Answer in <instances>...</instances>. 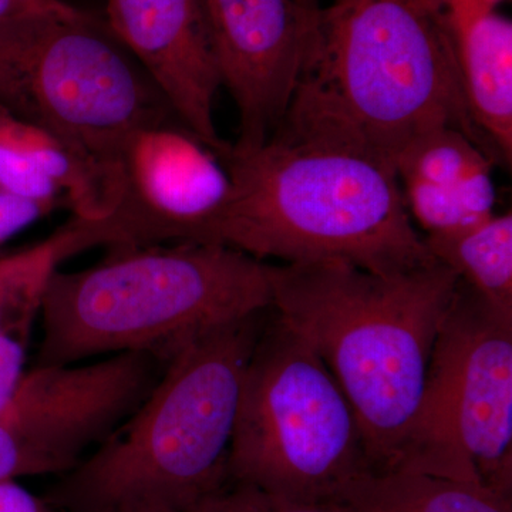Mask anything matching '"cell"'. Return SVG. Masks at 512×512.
Returning a JSON list of instances; mask_svg holds the SVG:
<instances>
[{
    "mask_svg": "<svg viewBox=\"0 0 512 512\" xmlns=\"http://www.w3.org/2000/svg\"><path fill=\"white\" fill-rule=\"evenodd\" d=\"M220 160L231 190L201 244L379 275L436 261L407 211L393 157L301 86L261 147L229 146Z\"/></svg>",
    "mask_w": 512,
    "mask_h": 512,
    "instance_id": "1",
    "label": "cell"
},
{
    "mask_svg": "<svg viewBox=\"0 0 512 512\" xmlns=\"http://www.w3.org/2000/svg\"><path fill=\"white\" fill-rule=\"evenodd\" d=\"M460 282L437 259L393 275L338 261L272 269V308L345 393L370 470L392 466L416 416Z\"/></svg>",
    "mask_w": 512,
    "mask_h": 512,
    "instance_id": "2",
    "label": "cell"
},
{
    "mask_svg": "<svg viewBox=\"0 0 512 512\" xmlns=\"http://www.w3.org/2000/svg\"><path fill=\"white\" fill-rule=\"evenodd\" d=\"M265 312L168 350L154 389L60 476L47 503L60 512H184L227 484L242 382Z\"/></svg>",
    "mask_w": 512,
    "mask_h": 512,
    "instance_id": "3",
    "label": "cell"
},
{
    "mask_svg": "<svg viewBox=\"0 0 512 512\" xmlns=\"http://www.w3.org/2000/svg\"><path fill=\"white\" fill-rule=\"evenodd\" d=\"M92 268L57 269L43 296L37 365L154 352L272 308L274 265L220 244L120 245Z\"/></svg>",
    "mask_w": 512,
    "mask_h": 512,
    "instance_id": "4",
    "label": "cell"
},
{
    "mask_svg": "<svg viewBox=\"0 0 512 512\" xmlns=\"http://www.w3.org/2000/svg\"><path fill=\"white\" fill-rule=\"evenodd\" d=\"M299 86L393 160L437 127L457 128L483 147L436 0H329L320 6L318 43Z\"/></svg>",
    "mask_w": 512,
    "mask_h": 512,
    "instance_id": "5",
    "label": "cell"
},
{
    "mask_svg": "<svg viewBox=\"0 0 512 512\" xmlns=\"http://www.w3.org/2000/svg\"><path fill=\"white\" fill-rule=\"evenodd\" d=\"M227 468L231 483L312 504L369 468L345 393L276 315L248 360Z\"/></svg>",
    "mask_w": 512,
    "mask_h": 512,
    "instance_id": "6",
    "label": "cell"
},
{
    "mask_svg": "<svg viewBox=\"0 0 512 512\" xmlns=\"http://www.w3.org/2000/svg\"><path fill=\"white\" fill-rule=\"evenodd\" d=\"M0 104L119 163L134 131L181 123L106 23L84 10L0 26Z\"/></svg>",
    "mask_w": 512,
    "mask_h": 512,
    "instance_id": "7",
    "label": "cell"
},
{
    "mask_svg": "<svg viewBox=\"0 0 512 512\" xmlns=\"http://www.w3.org/2000/svg\"><path fill=\"white\" fill-rule=\"evenodd\" d=\"M387 470L512 495V320L463 281L434 343L416 416Z\"/></svg>",
    "mask_w": 512,
    "mask_h": 512,
    "instance_id": "8",
    "label": "cell"
},
{
    "mask_svg": "<svg viewBox=\"0 0 512 512\" xmlns=\"http://www.w3.org/2000/svg\"><path fill=\"white\" fill-rule=\"evenodd\" d=\"M164 365L160 353L126 352L26 370L0 407V481L72 471L140 406Z\"/></svg>",
    "mask_w": 512,
    "mask_h": 512,
    "instance_id": "9",
    "label": "cell"
},
{
    "mask_svg": "<svg viewBox=\"0 0 512 512\" xmlns=\"http://www.w3.org/2000/svg\"><path fill=\"white\" fill-rule=\"evenodd\" d=\"M221 86L239 116L235 151L261 147L285 116L319 36L320 8L296 0H201Z\"/></svg>",
    "mask_w": 512,
    "mask_h": 512,
    "instance_id": "10",
    "label": "cell"
},
{
    "mask_svg": "<svg viewBox=\"0 0 512 512\" xmlns=\"http://www.w3.org/2000/svg\"><path fill=\"white\" fill-rule=\"evenodd\" d=\"M120 161L126 188L111 217L124 245L198 242L228 200L227 168L183 124L134 131Z\"/></svg>",
    "mask_w": 512,
    "mask_h": 512,
    "instance_id": "11",
    "label": "cell"
},
{
    "mask_svg": "<svg viewBox=\"0 0 512 512\" xmlns=\"http://www.w3.org/2000/svg\"><path fill=\"white\" fill-rule=\"evenodd\" d=\"M106 26L164 94L185 128L218 157L214 101L221 79L201 0H107Z\"/></svg>",
    "mask_w": 512,
    "mask_h": 512,
    "instance_id": "12",
    "label": "cell"
},
{
    "mask_svg": "<svg viewBox=\"0 0 512 512\" xmlns=\"http://www.w3.org/2000/svg\"><path fill=\"white\" fill-rule=\"evenodd\" d=\"M468 114L485 146L512 158V23L497 9L446 15Z\"/></svg>",
    "mask_w": 512,
    "mask_h": 512,
    "instance_id": "13",
    "label": "cell"
},
{
    "mask_svg": "<svg viewBox=\"0 0 512 512\" xmlns=\"http://www.w3.org/2000/svg\"><path fill=\"white\" fill-rule=\"evenodd\" d=\"M333 512H512L487 485L403 470L359 471L319 503Z\"/></svg>",
    "mask_w": 512,
    "mask_h": 512,
    "instance_id": "14",
    "label": "cell"
},
{
    "mask_svg": "<svg viewBox=\"0 0 512 512\" xmlns=\"http://www.w3.org/2000/svg\"><path fill=\"white\" fill-rule=\"evenodd\" d=\"M113 217H73L39 244L0 256V336L29 339L53 274L70 256L90 248L117 247L123 234Z\"/></svg>",
    "mask_w": 512,
    "mask_h": 512,
    "instance_id": "15",
    "label": "cell"
},
{
    "mask_svg": "<svg viewBox=\"0 0 512 512\" xmlns=\"http://www.w3.org/2000/svg\"><path fill=\"white\" fill-rule=\"evenodd\" d=\"M15 131L36 167L62 192L74 217H110L123 200V165L15 116Z\"/></svg>",
    "mask_w": 512,
    "mask_h": 512,
    "instance_id": "16",
    "label": "cell"
},
{
    "mask_svg": "<svg viewBox=\"0 0 512 512\" xmlns=\"http://www.w3.org/2000/svg\"><path fill=\"white\" fill-rule=\"evenodd\" d=\"M437 261L453 269L498 315L512 320V215L494 214L453 234L424 237Z\"/></svg>",
    "mask_w": 512,
    "mask_h": 512,
    "instance_id": "17",
    "label": "cell"
},
{
    "mask_svg": "<svg viewBox=\"0 0 512 512\" xmlns=\"http://www.w3.org/2000/svg\"><path fill=\"white\" fill-rule=\"evenodd\" d=\"M407 211L424 237L453 234L480 224L495 214L497 190L491 167L468 175L456 187L437 188L421 183H402Z\"/></svg>",
    "mask_w": 512,
    "mask_h": 512,
    "instance_id": "18",
    "label": "cell"
},
{
    "mask_svg": "<svg viewBox=\"0 0 512 512\" xmlns=\"http://www.w3.org/2000/svg\"><path fill=\"white\" fill-rule=\"evenodd\" d=\"M400 184L456 187L468 175L491 167L483 147L463 131L437 127L414 138L394 156Z\"/></svg>",
    "mask_w": 512,
    "mask_h": 512,
    "instance_id": "19",
    "label": "cell"
},
{
    "mask_svg": "<svg viewBox=\"0 0 512 512\" xmlns=\"http://www.w3.org/2000/svg\"><path fill=\"white\" fill-rule=\"evenodd\" d=\"M0 192L47 207L66 204L62 192L36 167L15 131V114L0 104Z\"/></svg>",
    "mask_w": 512,
    "mask_h": 512,
    "instance_id": "20",
    "label": "cell"
},
{
    "mask_svg": "<svg viewBox=\"0 0 512 512\" xmlns=\"http://www.w3.org/2000/svg\"><path fill=\"white\" fill-rule=\"evenodd\" d=\"M184 512H333L320 504L288 500L251 485L231 483Z\"/></svg>",
    "mask_w": 512,
    "mask_h": 512,
    "instance_id": "21",
    "label": "cell"
},
{
    "mask_svg": "<svg viewBox=\"0 0 512 512\" xmlns=\"http://www.w3.org/2000/svg\"><path fill=\"white\" fill-rule=\"evenodd\" d=\"M53 210L55 208L39 202L22 200L0 192V247Z\"/></svg>",
    "mask_w": 512,
    "mask_h": 512,
    "instance_id": "22",
    "label": "cell"
},
{
    "mask_svg": "<svg viewBox=\"0 0 512 512\" xmlns=\"http://www.w3.org/2000/svg\"><path fill=\"white\" fill-rule=\"evenodd\" d=\"M28 340L15 335L0 336V407L8 402L25 376Z\"/></svg>",
    "mask_w": 512,
    "mask_h": 512,
    "instance_id": "23",
    "label": "cell"
},
{
    "mask_svg": "<svg viewBox=\"0 0 512 512\" xmlns=\"http://www.w3.org/2000/svg\"><path fill=\"white\" fill-rule=\"evenodd\" d=\"M82 12L63 0H0V26L33 16H74Z\"/></svg>",
    "mask_w": 512,
    "mask_h": 512,
    "instance_id": "24",
    "label": "cell"
},
{
    "mask_svg": "<svg viewBox=\"0 0 512 512\" xmlns=\"http://www.w3.org/2000/svg\"><path fill=\"white\" fill-rule=\"evenodd\" d=\"M0 512H60L18 481H0Z\"/></svg>",
    "mask_w": 512,
    "mask_h": 512,
    "instance_id": "25",
    "label": "cell"
},
{
    "mask_svg": "<svg viewBox=\"0 0 512 512\" xmlns=\"http://www.w3.org/2000/svg\"><path fill=\"white\" fill-rule=\"evenodd\" d=\"M503 2L504 0H436L446 15L468 9H497Z\"/></svg>",
    "mask_w": 512,
    "mask_h": 512,
    "instance_id": "26",
    "label": "cell"
},
{
    "mask_svg": "<svg viewBox=\"0 0 512 512\" xmlns=\"http://www.w3.org/2000/svg\"><path fill=\"white\" fill-rule=\"evenodd\" d=\"M296 2L301 3V5L306 6V8H311V9L320 8L319 0H296Z\"/></svg>",
    "mask_w": 512,
    "mask_h": 512,
    "instance_id": "27",
    "label": "cell"
}]
</instances>
